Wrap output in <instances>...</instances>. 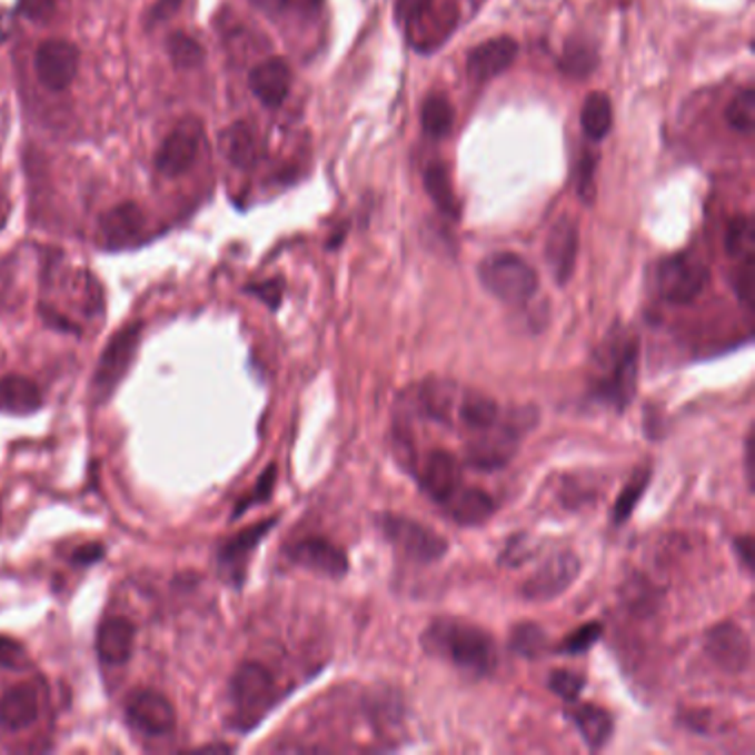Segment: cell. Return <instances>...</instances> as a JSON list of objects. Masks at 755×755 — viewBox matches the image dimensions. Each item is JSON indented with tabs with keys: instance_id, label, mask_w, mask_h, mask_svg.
<instances>
[{
	"instance_id": "c3c4849f",
	"label": "cell",
	"mask_w": 755,
	"mask_h": 755,
	"mask_svg": "<svg viewBox=\"0 0 755 755\" xmlns=\"http://www.w3.org/2000/svg\"><path fill=\"white\" fill-rule=\"evenodd\" d=\"M105 556V547L98 545V543H89V545H82L73 552V560L80 563V565H89V563H98L100 558Z\"/></svg>"
},
{
	"instance_id": "4fadbf2b",
	"label": "cell",
	"mask_w": 755,
	"mask_h": 755,
	"mask_svg": "<svg viewBox=\"0 0 755 755\" xmlns=\"http://www.w3.org/2000/svg\"><path fill=\"white\" fill-rule=\"evenodd\" d=\"M290 563L308 569V572H315V574H321L326 578H344L350 569L348 565V556L341 547H337L335 543H330L328 538H321V536H308V538H301L297 543H292L288 549H286Z\"/></svg>"
},
{
	"instance_id": "7c38bea8",
	"label": "cell",
	"mask_w": 755,
	"mask_h": 755,
	"mask_svg": "<svg viewBox=\"0 0 755 755\" xmlns=\"http://www.w3.org/2000/svg\"><path fill=\"white\" fill-rule=\"evenodd\" d=\"M200 140H202V125L196 118L180 122L178 129L167 136V140L156 153L158 171L167 178L185 176L196 165Z\"/></svg>"
},
{
	"instance_id": "9a60e30c",
	"label": "cell",
	"mask_w": 755,
	"mask_h": 755,
	"mask_svg": "<svg viewBox=\"0 0 755 755\" xmlns=\"http://www.w3.org/2000/svg\"><path fill=\"white\" fill-rule=\"evenodd\" d=\"M127 721L147 736H165L176 727V709L158 692H136L127 703Z\"/></svg>"
},
{
	"instance_id": "30bf717a",
	"label": "cell",
	"mask_w": 755,
	"mask_h": 755,
	"mask_svg": "<svg viewBox=\"0 0 755 755\" xmlns=\"http://www.w3.org/2000/svg\"><path fill=\"white\" fill-rule=\"evenodd\" d=\"M705 654L727 674H745L754 660L752 638L736 623L714 625L705 636Z\"/></svg>"
},
{
	"instance_id": "f35d334b",
	"label": "cell",
	"mask_w": 755,
	"mask_h": 755,
	"mask_svg": "<svg viewBox=\"0 0 755 755\" xmlns=\"http://www.w3.org/2000/svg\"><path fill=\"white\" fill-rule=\"evenodd\" d=\"M594 173H596V158L592 153H585L576 167V193L578 198L589 207L596 198V182H594Z\"/></svg>"
},
{
	"instance_id": "bcb514c9",
	"label": "cell",
	"mask_w": 755,
	"mask_h": 755,
	"mask_svg": "<svg viewBox=\"0 0 755 755\" xmlns=\"http://www.w3.org/2000/svg\"><path fill=\"white\" fill-rule=\"evenodd\" d=\"M249 290L255 292V295H257L261 301H266L270 308H277V306H279V301H281L284 284H281V279H270V281H264V284L251 286Z\"/></svg>"
},
{
	"instance_id": "44dd1931",
	"label": "cell",
	"mask_w": 755,
	"mask_h": 755,
	"mask_svg": "<svg viewBox=\"0 0 755 755\" xmlns=\"http://www.w3.org/2000/svg\"><path fill=\"white\" fill-rule=\"evenodd\" d=\"M133 640H136V627L131 620L120 618V616L107 618L98 627V636H96L98 658L111 667L125 665L131 658Z\"/></svg>"
},
{
	"instance_id": "603a6c76",
	"label": "cell",
	"mask_w": 755,
	"mask_h": 755,
	"mask_svg": "<svg viewBox=\"0 0 755 755\" xmlns=\"http://www.w3.org/2000/svg\"><path fill=\"white\" fill-rule=\"evenodd\" d=\"M277 523V518H266L259 520L251 527L238 532L234 538L227 540V545L220 552V563L222 567L229 569V574L240 583L249 563V556L255 552V547L259 545V540L272 529V525Z\"/></svg>"
},
{
	"instance_id": "60d3db41",
	"label": "cell",
	"mask_w": 755,
	"mask_h": 755,
	"mask_svg": "<svg viewBox=\"0 0 755 755\" xmlns=\"http://www.w3.org/2000/svg\"><path fill=\"white\" fill-rule=\"evenodd\" d=\"M596 62V53L585 47H576L574 51L569 49L563 56V69L572 76H587V71H592Z\"/></svg>"
},
{
	"instance_id": "ee69618b",
	"label": "cell",
	"mask_w": 755,
	"mask_h": 755,
	"mask_svg": "<svg viewBox=\"0 0 755 755\" xmlns=\"http://www.w3.org/2000/svg\"><path fill=\"white\" fill-rule=\"evenodd\" d=\"M58 7V0H20V11L36 20V22H47Z\"/></svg>"
},
{
	"instance_id": "ba28073f",
	"label": "cell",
	"mask_w": 755,
	"mask_h": 755,
	"mask_svg": "<svg viewBox=\"0 0 755 755\" xmlns=\"http://www.w3.org/2000/svg\"><path fill=\"white\" fill-rule=\"evenodd\" d=\"M140 328H142L140 324H129L120 328L105 346L98 359V368L91 379V397L98 404L107 401L113 395V390L120 386L125 375L129 372L136 359V352H138Z\"/></svg>"
},
{
	"instance_id": "1f68e13d",
	"label": "cell",
	"mask_w": 755,
	"mask_h": 755,
	"mask_svg": "<svg viewBox=\"0 0 755 755\" xmlns=\"http://www.w3.org/2000/svg\"><path fill=\"white\" fill-rule=\"evenodd\" d=\"M421 125L426 136L435 140L446 138L455 125V109L450 100L441 93H433L430 98H426L421 107Z\"/></svg>"
},
{
	"instance_id": "d6986e66",
	"label": "cell",
	"mask_w": 755,
	"mask_h": 755,
	"mask_svg": "<svg viewBox=\"0 0 755 755\" xmlns=\"http://www.w3.org/2000/svg\"><path fill=\"white\" fill-rule=\"evenodd\" d=\"M145 231V213L133 202H122L100 218V238L109 249L133 245Z\"/></svg>"
},
{
	"instance_id": "b9f144b4",
	"label": "cell",
	"mask_w": 755,
	"mask_h": 755,
	"mask_svg": "<svg viewBox=\"0 0 755 755\" xmlns=\"http://www.w3.org/2000/svg\"><path fill=\"white\" fill-rule=\"evenodd\" d=\"M741 268L734 275V290L745 306H752L754 299V257L741 259Z\"/></svg>"
},
{
	"instance_id": "8992f818",
	"label": "cell",
	"mask_w": 755,
	"mask_h": 755,
	"mask_svg": "<svg viewBox=\"0 0 755 755\" xmlns=\"http://www.w3.org/2000/svg\"><path fill=\"white\" fill-rule=\"evenodd\" d=\"M231 696L236 707V725L252 729L275 705V678L259 663H245L231 681Z\"/></svg>"
},
{
	"instance_id": "5bb4252c",
	"label": "cell",
	"mask_w": 755,
	"mask_h": 755,
	"mask_svg": "<svg viewBox=\"0 0 755 755\" xmlns=\"http://www.w3.org/2000/svg\"><path fill=\"white\" fill-rule=\"evenodd\" d=\"M578 225L572 216H560L545 240V264L558 286H565L576 268L578 257Z\"/></svg>"
},
{
	"instance_id": "d590c367",
	"label": "cell",
	"mask_w": 755,
	"mask_h": 755,
	"mask_svg": "<svg viewBox=\"0 0 755 755\" xmlns=\"http://www.w3.org/2000/svg\"><path fill=\"white\" fill-rule=\"evenodd\" d=\"M732 129L741 133H752L755 127V89L747 87L734 96L725 113Z\"/></svg>"
},
{
	"instance_id": "836d02e7",
	"label": "cell",
	"mask_w": 755,
	"mask_h": 755,
	"mask_svg": "<svg viewBox=\"0 0 755 755\" xmlns=\"http://www.w3.org/2000/svg\"><path fill=\"white\" fill-rule=\"evenodd\" d=\"M755 231L754 220L749 216H738L732 220L725 238L727 255L734 259H747L754 257Z\"/></svg>"
},
{
	"instance_id": "7a4b0ae2",
	"label": "cell",
	"mask_w": 755,
	"mask_h": 755,
	"mask_svg": "<svg viewBox=\"0 0 755 755\" xmlns=\"http://www.w3.org/2000/svg\"><path fill=\"white\" fill-rule=\"evenodd\" d=\"M421 645L430 656H437L475 678H484L497 667L495 638L484 627L461 618L433 620L421 636Z\"/></svg>"
},
{
	"instance_id": "484cf974",
	"label": "cell",
	"mask_w": 755,
	"mask_h": 755,
	"mask_svg": "<svg viewBox=\"0 0 755 755\" xmlns=\"http://www.w3.org/2000/svg\"><path fill=\"white\" fill-rule=\"evenodd\" d=\"M501 413H504L501 406L493 397L479 390H466L459 395L455 421H459L461 426L477 435L493 428L501 419Z\"/></svg>"
},
{
	"instance_id": "74e56055",
	"label": "cell",
	"mask_w": 755,
	"mask_h": 755,
	"mask_svg": "<svg viewBox=\"0 0 755 755\" xmlns=\"http://www.w3.org/2000/svg\"><path fill=\"white\" fill-rule=\"evenodd\" d=\"M603 634V625L600 623H585L578 629H574L556 649L558 654H567V656H578L585 654Z\"/></svg>"
},
{
	"instance_id": "6da1fadb",
	"label": "cell",
	"mask_w": 755,
	"mask_h": 755,
	"mask_svg": "<svg viewBox=\"0 0 755 755\" xmlns=\"http://www.w3.org/2000/svg\"><path fill=\"white\" fill-rule=\"evenodd\" d=\"M640 368V339L623 326H614L596 346L587 390L589 399L609 410L623 413L636 395Z\"/></svg>"
},
{
	"instance_id": "3957f363",
	"label": "cell",
	"mask_w": 755,
	"mask_h": 755,
	"mask_svg": "<svg viewBox=\"0 0 755 755\" xmlns=\"http://www.w3.org/2000/svg\"><path fill=\"white\" fill-rule=\"evenodd\" d=\"M538 424V413L534 406L509 408L501 413V419L477 433L466 448V464L481 473H495L505 468L518 453L523 437Z\"/></svg>"
},
{
	"instance_id": "2e32d148",
	"label": "cell",
	"mask_w": 755,
	"mask_h": 755,
	"mask_svg": "<svg viewBox=\"0 0 755 755\" xmlns=\"http://www.w3.org/2000/svg\"><path fill=\"white\" fill-rule=\"evenodd\" d=\"M417 481L435 504H446L461 486V468L448 450H433L421 461Z\"/></svg>"
},
{
	"instance_id": "9c48e42d",
	"label": "cell",
	"mask_w": 755,
	"mask_h": 755,
	"mask_svg": "<svg viewBox=\"0 0 755 755\" xmlns=\"http://www.w3.org/2000/svg\"><path fill=\"white\" fill-rule=\"evenodd\" d=\"M580 574V558L572 549H560L547 556L523 583L520 596L532 603L554 600L565 594Z\"/></svg>"
},
{
	"instance_id": "7402d4cb",
	"label": "cell",
	"mask_w": 755,
	"mask_h": 755,
	"mask_svg": "<svg viewBox=\"0 0 755 755\" xmlns=\"http://www.w3.org/2000/svg\"><path fill=\"white\" fill-rule=\"evenodd\" d=\"M441 507L461 527H479L497 509L495 499L488 493L479 488H466L464 484L455 490V495L446 504H441Z\"/></svg>"
},
{
	"instance_id": "ab89813d",
	"label": "cell",
	"mask_w": 755,
	"mask_h": 755,
	"mask_svg": "<svg viewBox=\"0 0 755 755\" xmlns=\"http://www.w3.org/2000/svg\"><path fill=\"white\" fill-rule=\"evenodd\" d=\"M275 479H277V468H275V466H268V468L264 470V475L259 477V481L255 484L252 495H249L245 501L238 504V509H236L234 516H240V514L247 511V507H251L252 504H264V501H268L270 495H272V488H275Z\"/></svg>"
},
{
	"instance_id": "f907efd6",
	"label": "cell",
	"mask_w": 755,
	"mask_h": 755,
	"mask_svg": "<svg viewBox=\"0 0 755 755\" xmlns=\"http://www.w3.org/2000/svg\"><path fill=\"white\" fill-rule=\"evenodd\" d=\"M180 4H182V0H158V4L153 7V11L149 13V24L160 22V20L173 16V13L180 9Z\"/></svg>"
},
{
	"instance_id": "7bdbcfd3",
	"label": "cell",
	"mask_w": 755,
	"mask_h": 755,
	"mask_svg": "<svg viewBox=\"0 0 755 755\" xmlns=\"http://www.w3.org/2000/svg\"><path fill=\"white\" fill-rule=\"evenodd\" d=\"M27 665V652L13 638L0 636V667L4 669H22Z\"/></svg>"
},
{
	"instance_id": "e0dca14e",
	"label": "cell",
	"mask_w": 755,
	"mask_h": 755,
	"mask_svg": "<svg viewBox=\"0 0 755 755\" xmlns=\"http://www.w3.org/2000/svg\"><path fill=\"white\" fill-rule=\"evenodd\" d=\"M518 53V42L509 36H499L477 44L468 53V73L477 82L493 80L511 67Z\"/></svg>"
},
{
	"instance_id": "ffe728a7",
	"label": "cell",
	"mask_w": 755,
	"mask_h": 755,
	"mask_svg": "<svg viewBox=\"0 0 755 755\" xmlns=\"http://www.w3.org/2000/svg\"><path fill=\"white\" fill-rule=\"evenodd\" d=\"M290 85H292L290 67L281 58H268L259 62L257 67H252L249 76V87L255 98L270 109L279 107L288 98Z\"/></svg>"
},
{
	"instance_id": "4316f807",
	"label": "cell",
	"mask_w": 755,
	"mask_h": 755,
	"mask_svg": "<svg viewBox=\"0 0 755 755\" xmlns=\"http://www.w3.org/2000/svg\"><path fill=\"white\" fill-rule=\"evenodd\" d=\"M42 406V393L36 381L7 375L0 377V410L9 415H31Z\"/></svg>"
},
{
	"instance_id": "d6a6232c",
	"label": "cell",
	"mask_w": 755,
	"mask_h": 755,
	"mask_svg": "<svg viewBox=\"0 0 755 755\" xmlns=\"http://www.w3.org/2000/svg\"><path fill=\"white\" fill-rule=\"evenodd\" d=\"M509 649L527 660L540 658L549 649V640L543 627L536 623H518L509 636Z\"/></svg>"
},
{
	"instance_id": "f546056e",
	"label": "cell",
	"mask_w": 755,
	"mask_h": 755,
	"mask_svg": "<svg viewBox=\"0 0 755 755\" xmlns=\"http://www.w3.org/2000/svg\"><path fill=\"white\" fill-rule=\"evenodd\" d=\"M424 185H426V191L428 196L433 198L435 207L453 218V220H459V205H457V196H455V189H453V182H450V173L448 169L441 165V162H433L426 173H424Z\"/></svg>"
},
{
	"instance_id": "f1b7e54d",
	"label": "cell",
	"mask_w": 755,
	"mask_h": 755,
	"mask_svg": "<svg viewBox=\"0 0 755 755\" xmlns=\"http://www.w3.org/2000/svg\"><path fill=\"white\" fill-rule=\"evenodd\" d=\"M222 151L238 169H251L257 162V140L247 122H236L222 133Z\"/></svg>"
},
{
	"instance_id": "681fc988",
	"label": "cell",
	"mask_w": 755,
	"mask_h": 755,
	"mask_svg": "<svg viewBox=\"0 0 755 755\" xmlns=\"http://www.w3.org/2000/svg\"><path fill=\"white\" fill-rule=\"evenodd\" d=\"M754 430L747 433V439H745V477H747V486H749V493H754Z\"/></svg>"
},
{
	"instance_id": "5b68a950",
	"label": "cell",
	"mask_w": 755,
	"mask_h": 755,
	"mask_svg": "<svg viewBox=\"0 0 755 755\" xmlns=\"http://www.w3.org/2000/svg\"><path fill=\"white\" fill-rule=\"evenodd\" d=\"M479 281L507 306L527 304L538 290L536 270L514 252H495L479 264Z\"/></svg>"
},
{
	"instance_id": "52a82bcc",
	"label": "cell",
	"mask_w": 755,
	"mask_h": 755,
	"mask_svg": "<svg viewBox=\"0 0 755 755\" xmlns=\"http://www.w3.org/2000/svg\"><path fill=\"white\" fill-rule=\"evenodd\" d=\"M709 266L692 252H678L665 257L656 270V286L667 304H692L709 284Z\"/></svg>"
},
{
	"instance_id": "d4e9b609",
	"label": "cell",
	"mask_w": 755,
	"mask_h": 755,
	"mask_svg": "<svg viewBox=\"0 0 755 755\" xmlns=\"http://www.w3.org/2000/svg\"><path fill=\"white\" fill-rule=\"evenodd\" d=\"M572 705L574 707L567 712V718L574 723L585 745L592 752L603 749L609 743L612 732H614V718L609 716V712L598 705H589V703L578 705V701Z\"/></svg>"
},
{
	"instance_id": "7dc6e473",
	"label": "cell",
	"mask_w": 755,
	"mask_h": 755,
	"mask_svg": "<svg viewBox=\"0 0 755 755\" xmlns=\"http://www.w3.org/2000/svg\"><path fill=\"white\" fill-rule=\"evenodd\" d=\"M734 549L738 554V560L743 563V567L752 574L754 572V536L752 534H745V536H738L734 540Z\"/></svg>"
},
{
	"instance_id": "83f0119b",
	"label": "cell",
	"mask_w": 755,
	"mask_h": 755,
	"mask_svg": "<svg viewBox=\"0 0 755 755\" xmlns=\"http://www.w3.org/2000/svg\"><path fill=\"white\" fill-rule=\"evenodd\" d=\"M614 125V111L609 96L594 91L587 96L583 111H580V127L592 142H600L609 136Z\"/></svg>"
},
{
	"instance_id": "4dcf8cb0",
	"label": "cell",
	"mask_w": 755,
	"mask_h": 755,
	"mask_svg": "<svg viewBox=\"0 0 755 755\" xmlns=\"http://www.w3.org/2000/svg\"><path fill=\"white\" fill-rule=\"evenodd\" d=\"M649 484H652V466L645 464L638 470H634L632 479L620 490V495L614 504V509H612V523L614 525H623L634 514V509L643 501Z\"/></svg>"
},
{
	"instance_id": "277c9868",
	"label": "cell",
	"mask_w": 755,
	"mask_h": 755,
	"mask_svg": "<svg viewBox=\"0 0 755 755\" xmlns=\"http://www.w3.org/2000/svg\"><path fill=\"white\" fill-rule=\"evenodd\" d=\"M377 529L401 558L419 565L439 563L450 549L448 540L441 534L404 514L395 511L379 514Z\"/></svg>"
},
{
	"instance_id": "8d00e7d4",
	"label": "cell",
	"mask_w": 755,
	"mask_h": 755,
	"mask_svg": "<svg viewBox=\"0 0 755 755\" xmlns=\"http://www.w3.org/2000/svg\"><path fill=\"white\" fill-rule=\"evenodd\" d=\"M547 689L558 696L563 703L572 705L585 689V676L572 669H556L547 678Z\"/></svg>"
},
{
	"instance_id": "cb8c5ba5",
	"label": "cell",
	"mask_w": 755,
	"mask_h": 755,
	"mask_svg": "<svg viewBox=\"0 0 755 755\" xmlns=\"http://www.w3.org/2000/svg\"><path fill=\"white\" fill-rule=\"evenodd\" d=\"M40 712L38 694L31 685H18L0 698V727L7 732H20L36 723Z\"/></svg>"
},
{
	"instance_id": "ac0fdd59",
	"label": "cell",
	"mask_w": 755,
	"mask_h": 755,
	"mask_svg": "<svg viewBox=\"0 0 755 755\" xmlns=\"http://www.w3.org/2000/svg\"><path fill=\"white\" fill-rule=\"evenodd\" d=\"M459 388L453 381L435 379V381H424L415 388V410L437 424L453 426L455 424V413L459 404Z\"/></svg>"
},
{
	"instance_id": "8fae6325",
	"label": "cell",
	"mask_w": 755,
	"mask_h": 755,
	"mask_svg": "<svg viewBox=\"0 0 755 755\" xmlns=\"http://www.w3.org/2000/svg\"><path fill=\"white\" fill-rule=\"evenodd\" d=\"M33 69L44 89L64 91L78 76L80 49L69 40H47L36 49Z\"/></svg>"
},
{
	"instance_id": "f6af8a7d",
	"label": "cell",
	"mask_w": 755,
	"mask_h": 755,
	"mask_svg": "<svg viewBox=\"0 0 755 755\" xmlns=\"http://www.w3.org/2000/svg\"><path fill=\"white\" fill-rule=\"evenodd\" d=\"M430 7H433V0H397L395 13L399 22L410 24L415 18L426 13Z\"/></svg>"
},
{
	"instance_id": "e575fe53",
	"label": "cell",
	"mask_w": 755,
	"mask_h": 755,
	"mask_svg": "<svg viewBox=\"0 0 755 755\" xmlns=\"http://www.w3.org/2000/svg\"><path fill=\"white\" fill-rule=\"evenodd\" d=\"M167 49H169V56H171V60L178 69H193V67L202 64V60H205L202 44L185 31L171 33Z\"/></svg>"
}]
</instances>
